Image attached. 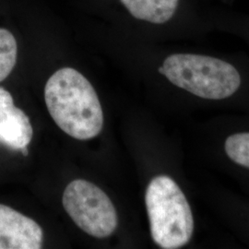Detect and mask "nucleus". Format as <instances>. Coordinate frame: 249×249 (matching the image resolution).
Wrapping results in <instances>:
<instances>
[{
	"label": "nucleus",
	"instance_id": "obj_3",
	"mask_svg": "<svg viewBox=\"0 0 249 249\" xmlns=\"http://www.w3.org/2000/svg\"><path fill=\"white\" fill-rule=\"evenodd\" d=\"M145 203L154 243L164 249L186 246L194 231V218L176 181L167 176L152 178L146 189Z\"/></svg>",
	"mask_w": 249,
	"mask_h": 249
},
{
	"label": "nucleus",
	"instance_id": "obj_2",
	"mask_svg": "<svg viewBox=\"0 0 249 249\" xmlns=\"http://www.w3.org/2000/svg\"><path fill=\"white\" fill-rule=\"evenodd\" d=\"M157 71L178 89L207 100L229 98L244 82L242 71L234 63L210 53H171Z\"/></svg>",
	"mask_w": 249,
	"mask_h": 249
},
{
	"label": "nucleus",
	"instance_id": "obj_9",
	"mask_svg": "<svg viewBox=\"0 0 249 249\" xmlns=\"http://www.w3.org/2000/svg\"><path fill=\"white\" fill-rule=\"evenodd\" d=\"M224 151L233 162L249 169V132L229 136L224 143Z\"/></svg>",
	"mask_w": 249,
	"mask_h": 249
},
{
	"label": "nucleus",
	"instance_id": "obj_7",
	"mask_svg": "<svg viewBox=\"0 0 249 249\" xmlns=\"http://www.w3.org/2000/svg\"><path fill=\"white\" fill-rule=\"evenodd\" d=\"M207 20L211 31H224L249 40V13L231 9L230 3L213 4L208 10Z\"/></svg>",
	"mask_w": 249,
	"mask_h": 249
},
{
	"label": "nucleus",
	"instance_id": "obj_8",
	"mask_svg": "<svg viewBox=\"0 0 249 249\" xmlns=\"http://www.w3.org/2000/svg\"><path fill=\"white\" fill-rule=\"evenodd\" d=\"M18 53L15 37L6 29L0 28V82L6 80L13 71Z\"/></svg>",
	"mask_w": 249,
	"mask_h": 249
},
{
	"label": "nucleus",
	"instance_id": "obj_1",
	"mask_svg": "<svg viewBox=\"0 0 249 249\" xmlns=\"http://www.w3.org/2000/svg\"><path fill=\"white\" fill-rule=\"evenodd\" d=\"M46 107L54 123L79 141L98 136L104 126V113L98 95L89 80L72 68H63L47 80Z\"/></svg>",
	"mask_w": 249,
	"mask_h": 249
},
{
	"label": "nucleus",
	"instance_id": "obj_6",
	"mask_svg": "<svg viewBox=\"0 0 249 249\" xmlns=\"http://www.w3.org/2000/svg\"><path fill=\"white\" fill-rule=\"evenodd\" d=\"M33 136L30 118L21 109L15 107L9 91L0 87V143L27 156L28 145Z\"/></svg>",
	"mask_w": 249,
	"mask_h": 249
},
{
	"label": "nucleus",
	"instance_id": "obj_4",
	"mask_svg": "<svg viewBox=\"0 0 249 249\" xmlns=\"http://www.w3.org/2000/svg\"><path fill=\"white\" fill-rule=\"evenodd\" d=\"M62 204L75 224L90 236L106 238L116 231L115 206L105 191L89 181L71 182L63 193Z\"/></svg>",
	"mask_w": 249,
	"mask_h": 249
},
{
	"label": "nucleus",
	"instance_id": "obj_5",
	"mask_svg": "<svg viewBox=\"0 0 249 249\" xmlns=\"http://www.w3.org/2000/svg\"><path fill=\"white\" fill-rule=\"evenodd\" d=\"M44 232L33 219L0 204V249H42Z\"/></svg>",
	"mask_w": 249,
	"mask_h": 249
}]
</instances>
